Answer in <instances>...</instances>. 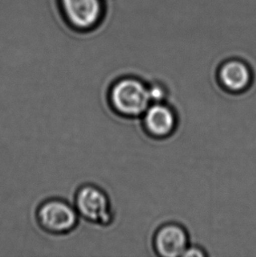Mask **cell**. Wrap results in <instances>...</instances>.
<instances>
[{
    "instance_id": "1",
    "label": "cell",
    "mask_w": 256,
    "mask_h": 257,
    "mask_svg": "<svg viewBox=\"0 0 256 257\" xmlns=\"http://www.w3.org/2000/svg\"><path fill=\"white\" fill-rule=\"evenodd\" d=\"M106 98L111 111L124 118L142 117L152 104L149 86L136 77H121L113 82Z\"/></svg>"
},
{
    "instance_id": "2",
    "label": "cell",
    "mask_w": 256,
    "mask_h": 257,
    "mask_svg": "<svg viewBox=\"0 0 256 257\" xmlns=\"http://www.w3.org/2000/svg\"><path fill=\"white\" fill-rule=\"evenodd\" d=\"M74 206L80 218L99 226H111L115 212L107 193L93 184H84L76 190Z\"/></svg>"
},
{
    "instance_id": "3",
    "label": "cell",
    "mask_w": 256,
    "mask_h": 257,
    "mask_svg": "<svg viewBox=\"0 0 256 257\" xmlns=\"http://www.w3.org/2000/svg\"><path fill=\"white\" fill-rule=\"evenodd\" d=\"M36 222L45 233L62 236L72 233L80 217L74 205L63 198H51L40 204L35 212Z\"/></svg>"
},
{
    "instance_id": "4",
    "label": "cell",
    "mask_w": 256,
    "mask_h": 257,
    "mask_svg": "<svg viewBox=\"0 0 256 257\" xmlns=\"http://www.w3.org/2000/svg\"><path fill=\"white\" fill-rule=\"evenodd\" d=\"M142 123L150 137L164 139L176 131L178 117L173 108L165 102L153 103L142 115Z\"/></svg>"
},
{
    "instance_id": "5",
    "label": "cell",
    "mask_w": 256,
    "mask_h": 257,
    "mask_svg": "<svg viewBox=\"0 0 256 257\" xmlns=\"http://www.w3.org/2000/svg\"><path fill=\"white\" fill-rule=\"evenodd\" d=\"M154 248L164 257L183 256L190 245L187 231L177 223H168L161 226L154 236Z\"/></svg>"
},
{
    "instance_id": "6",
    "label": "cell",
    "mask_w": 256,
    "mask_h": 257,
    "mask_svg": "<svg viewBox=\"0 0 256 257\" xmlns=\"http://www.w3.org/2000/svg\"><path fill=\"white\" fill-rule=\"evenodd\" d=\"M218 78L224 90L230 93H241L251 85L252 72L246 63L231 60L219 69Z\"/></svg>"
},
{
    "instance_id": "7",
    "label": "cell",
    "mask_w": 256,
    "mask_h": 257,
    "mask_svg": "<svg viewBox=\"0 0 256 257\" xmlns=\"http://www.w3.org/2000/svg\"><path fill=\"white\" fill-rule=\"evenodd\" d=\"M62 5L69 22L76 28H90L100 17V0H62Z\"/></svg>"
},
{
    "instance_id": "8",
    "label": "cell",
    "mask_w": 256,
    "mask_h": 257,
    "mask_svg": "<svg viewBox=\"0 0 256 257\" xmlns=\"http://www.w3.org/2000/svg\"><path fill=\"white\" fill-rule=\"evenodd\" d=\"M149 96L153 103L165 102L167 98V89L162 84H154L149 86Z\"/></svg>"
},
{
    "instance_id": "9",
    "label": "cell",
    "mask_w": 256,
    "mask_h": 257,
    "mask_svg": "<svg viewBox=\"0 0 256 257\" xmlns=\"http://www.w3.org/2000/svg\"><path fill=\"white\" fill-rule=\"evenodd\" d=\"M207 255V253L198 246H191L189 245L186 250L184 251V257H204Z\"/></svg>"
}]
</instances>
